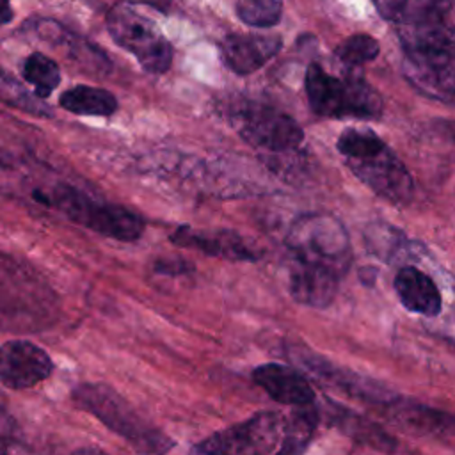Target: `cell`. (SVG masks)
Returning <instances> with one entry per match:
<instances>
[{
  "instance_id": "10",
  "label": "cell",
  "mask_w": 455,
  "mask_h": 455,
  "mask_svg": "<svg viewBox=\"0 0 455 455\" xmlns=\"http://www.w3.org/2000/svg\"><path fill=\"white\" fill-rule=\"evenodd\" d=\"M235 128L252 148L270 153L293 151L304 140V132L293 117L267 105L249 103L238 108Z\"/></svg>"
},
{
  "instance_id": "22",
  "label": "cell",
  "mask_w": 455,
  "mask_h": 455,
  "mask_svg": "<svg viewBox=\"0 0 455 455\" xmlns=\"http://www.w3.org/2000/svg\"><path fill=\"white\" fill-rule=\"evenodd\" d=\"M318 425L315 405L295 409L293 416L284 421V432L274 455H302Z\"/></svg>"
},
{
  "instance_id": "24",
  "label": "cell",
  "mask_w": 455,
  "mask_h": 455,
  "mask_svg": "<svg viewBox=\"0 0 455 455\" xmlns=\"http://www.w3.org/2000/svg\"><path fill=\"white\" fill-rule=\"evenodd\" d=\"M0 101L23 110L30 116L37 117H50L52 110L46 108L41 98H37L34 92H30L20 80H16L11 73L0 68Z\"/></svg>"
},
{
  "instance_id": "28",
  "label": "cell",
  "mask_w": 455,
  "mask_h": 455,
  "mask_svg": "<svg viewBox=\"0 0 455 455\" xmlns=\"http://www.w3.org/2000/svg\"><path fill=\"white\" fill-rule=\"evenodd\" d=\"M71 455H108V453L100 448H94V446H84V448L75 450Z\"/></svg>"
},
{
  "instance_id": "8",
  "label": "cell",
  "mask_w": 455,
  "mask_h": 455,
  "mask_svg": "<svg viewBox=\"0 0 455 455\" xmlns=\"http://www.w3.org/2000/svg\"><path fill=\"white\" fill-rule=\"evenodd\" d=\"M110 37L139 64L153 75H162L171 68L172 46L148 14L132 2H117L107 12Z\"/></svg>"
},
{
  "instance_id": "14",
  "label": "cell",
  "mask_w": 455,
  "mask_h": 455,
  "mask_svg": "<svg viewBox=\"0 0 455 455\" xmlns=\"http://www.w3.org/2000/svg\"><path fill=\"white\" fill-rule=\"evenodd\" d=\"M283 48L279 36L268 34H229L220 43L224 64L236 75H251L263 68Z\"/></svg>"
},
{
  "instance_id": "25",
  "label": "cell",
  "mask_w": 455,
  "mask_h": 455,
  "mask_svg": "<svg viewBox=\"0 0 455 455\" xmlns=\"http://www.w3.org/2000/svg\"><path fill=\"white\" fill-rule=\"evenodd\" d=\"M236 16L251 27L268 28L279 23L283 16V2L281 0H238L236 2Z\"/></svg>"
},
{
  "instance_id": "21",
  "label": "cell",
  "mask_w": 455,
  "mask_h": 455,
  "mask_svg": "<svg viewBox=\"0 0 455 455\" xmlns=\"http://www.w3.org/2000/svg\"><path fill=\"white\" fill-rule=\"evenodd\" d=\"M59 105L76 116H112L117 110V100L112 92L92 85H75L66 89Z\"/></svg>"
},
{
  "instance_id": "9",
  "label": "cell",
  "mask_w": 455,
  "mask_h": 455,
  "mask_svg": "<svg viewBox=\"0 0 455 455\" xmlns=\"http://www.w3.org/2000/svg\"><path fill=\"white\" fill-rule=\"evenodd\" d=\"M284 418L275 411H258L224 430L199 441L190 455H274L284 432Z\"/></svg>"
},
{
  "instance_id": "1",
  "label": "cell",
  "mask_w": 455,
  "mask_h": 455,
  "mask_svg": "<svg viewBox=\"0 0 455 455\" xmlns=\"http://www.w3.org/2000/svg\"><path fill=\"white\" fill-rule=\"evenodd\" d=\"M407 59L455 57V0H373Z\"/></svg>"
},
{
  "instance_id": "6",
  "label": "cell",
  "mask_w": 455,
  "mask_h": 455,
  "mask_svg": "<svg viewBox=\"0 0 455 455\" xmlns=\"http://www.w3.org/2000/svg\"><path fill=\"white\" fill-rule=\"evenodd\" d=\"M304 89L311 110L322 117L375 119L382 114V98L364 78H339L318 62L307 66Z\"/></svg>"
},
{
  "instance_id": "2",
  "label": "cell",
  "mask_w": 455,
  "mask_h": 455,
  "mask_svg": "<svg viewBox=\"0 0 455 455\" xmlns=\"http://www.w3.org/2000/svg\"><path fill=\"white\" fill-rule=\"evenodd\" d=\"M348 169L379 197L407 206L414 197V181L395 151L370 128H347L336 140Z\"/></svg>"
},
{
  "instance_id": "4",
  "label": "cell",
  "mask_w": 455,
  "mask_h": 455,
  "mask_svg": "<svg viewBox=\"0 0 455 455\" xmlns=\"http://www.w3.org/2000/svg\"><path fill=\"white\" fill-rule=\"evenodd\" d=\"M57 316L55 291L30 268L0 254V331L41 332Z\"/></svg>"
},
{
  "instance_id": "18",
  "label": "cell",
  "mask_w": 455,
  "mask_h": 455,
  "mask_svg": "<svg viewBox=\"0 0 455 455\" xmlns=\"http://www.w3.org/2000/svg\"><path fill=\"white\" fill-rule=\"evenodd\" d=\"M407 80L434 100L455 105V57L448 59H407L403 62Z\"/></svg>"
},
{
  "instance_id": "7",
  "label": "cell",
  "mask_w": 455,
  "mask_h": 455,
  "mask_svg": "<svg viewBox=\"0 0 455 455\" xmlns=\"http://www.w3.org/2000/svg\"><path fill=\"white\" fill-rule=\"evenodd\" d=\"M286 245L295 261L325 267L339 277L352 261L350 238L345 226L327 213L299 217L286 235Z\"/></svg>"
},
{
  "instance_id": "5",
  "label": "cell",
  "mask_w": 455,
  "mask_h": 455,
  "mask_svg": "<svg viewBox=\"0 0 455 455\" xmlns=\"http://www.w3.org/2000/svg\"><path fill=\"white\" fill-rule=\"evenodd\" d=\"M32 199L55 208L69 220L119 242H133L144 231V220L132 210L91 199L68 183H55L48 190L34 188Z\"/></svg>"
},
{
  "instance_id": "3",
  "label": "cell",
  "mask_w": 455,
  "mask_h": 455,
  "mask_svg": "<svg viewBox=\"0 0 455 455\" xmlns=\"http://www.w3.org/2000/svg\"><path fill=\"white\" fill-rule=\"evenodd\" d=\"M71 400L140 455H165L174 448V441L165 432L146 419L108 384L80 382L73 387Z\"/></svg>"
},
{
  "instance_id": "12",
  "label": "cell",
  "mask_w": 455,
  "mask_h": 455,
  "mask_svg": "<svg viewBox=\"0 0 455 455\" xmlns=\"http://www.w3.org/2000/svg\"><path fill=\"white\" fill-rule=\"evenodd\" d=\"M295 357L316 379L329 382L331 386L338 387L339 391H343L345 395H348L352 398L364 400V402H370L373 405H382V407H387L396 400V395L391 389L384 387L382 384H379L368 377L357 375L354 371H348L345 368H338L318 354H313L309 350H300V352H295Z\"/></svg>"
},
{
  "instance_id": "19",
  "label": "cell",
  "mask_w": 455,
  "mask_h": 455,
  "mask_svg": "<svg viewBox=\"0 0 455 455\" xmlns=\"http://www.w3.org/2000/svg\"><path fill=\"white\" fill-rule=\"evenodd\" d=\"M387 407L391 409L393 421L412 434L430 437L455 435V414L423 403L402 402L398 398Z\"/></svg>"
},
{
  "instance_id": "20",
  "label": "cell",
  "mask_w": 455,
  "mask_h": 455,
  "mask_svg": "<svg viewBox=\"0 0 455 455\" xmlns=\"http://www.w3.org/2000/svg\"><path fill=\"white\" fill-rule=\"evenodd\" d=\"M329 416L343 434L359 443H364L380 451H393L396 448V441L393 439V435H389L384 428H380L366 416L355 414L338 403H331Z\"/></svg>"
},
{
  "instance_id": "15",
  "label": "cell",
  "mask_w": 455,
  "mask_h": 455,
  "mask_svg": "<svg viewBox=\"0 0 455 455\" xmlns=\"http://www.w3.org/2000/svg\"><path fill=\"white\" fill-rule=\"evenodd\" d=\"M171 240L180 247H190L229 261H247L256 258L243 238L229 229H192L181 226L172 233Z\"/></svg>"
},
{
  "instance_id": "11",
  "label": "cell",
  "mask_w": 455,
  "mask_h": 455,
  "mask_svg": "<svg viewBox=\"0 0 455 455\" xmlns=\"http://www.w3.org/2000/svg\"><path fill=\"white\" fill-rule=\"evenodd\" d=\"M50 354L23 338L0 345V384L12 391L36 387L53 373Z\"/></svg>"
},
{
  "instance_id": "26",
  "label": "cell",
  "mask_w": 455,
  "mask_h": 455,
  "mask_svg": "<svg viewBox=\"0 0 455 455\" xmlns=\"http://www.w3.org/2000/svg\"><path fill=\"white\" fill-rule=\"evenodd\" d=\"M334 53L347 66H361L379 55V43L370 34H354L341 41Z\"/></svg>"
},
{
  "instance_id": "16",
  "label": "cell",
  "mask_w": 455,
  "mask_h": 455,
  "mask_svg": "<svg viewBox=\"0 0 455 455\" xmlns=\"http://www.w3.org/2000/svg\"><path fill=\"white\" fill-rule=\"evenodd\" d=\"M338 283L339 275L332 270L293 259L290 270V295L295 302L307 307L323 309L334 300Z\"/></svg>"
},
{
  "instance_id": "23",
  "label": "cell",
  "mask_w": 455,
  "mask_h": 455,
  "mask_svg": "<svg viewBox=\"0 0 455 455\" xmlns=\"http://www.w3.org/2000/svg\"><path fill=\"white\" fill-rule=\"evenodd\" d=\"M25 82L34 87L37 98H48L57 85L60 84V68L59 64L43 52H32L21 68Z\"/></svg>"
},
{
  "instance_id": "27",
  "label": "cell",
  "mask_w": 455,
  "mask_h": 455,
  "mask_svg": "<svg viewBox=\"0 0 455 455\" xmlns=\"http://www.w3.org/2000/svg\"><path fill=\"white\" fill-rule=\"evenodd\" d=\"M14 12L11 7V0H0V27L11 23Z\"/></svg>"
},
{
  "instance_id": "17",
  "label": "cell",
  "mask_w": 455,
  "mask_h": 455,
  "mask_svg": "<svg viewBox=\"0 0 455 455\" xmlns=\"http://www.w3.org/2000/svg\"><path fill=\"white\" fill-rule=\"evenodd\" d=\"M393 286L400 304L414 313L427 318H434L443 309V295L435 281L414 265L402 267L395 279Z\"/></svg>"
},
{
  "instance_id": "13",
  "label": "cell",
  "mask_w": 455,
  "mask_h": 455,
  "mask_svg": "<svg viewBox=\"0 0 455 455\" xmlns=\"http://www.w3.org/2000/svg\"><path fill=\"white\" fill-rule=\"evenodd\" d=\"M252 380L274 402L295 409L315 405L316 393L309 380L283 363H263L252 370Z\"/></svg>"
}]
</instances>
